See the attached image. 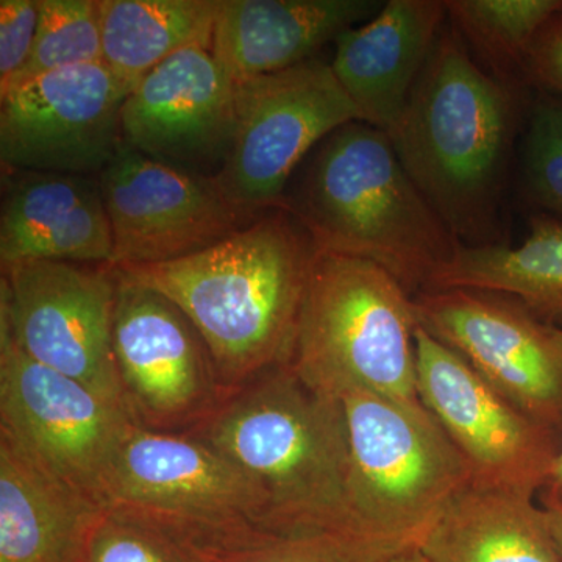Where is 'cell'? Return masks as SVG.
Masks as SVG:
<instances>
[{
	"label": "cell",
	"mask_w": 562,
	"mask_h": 562,
	"mask_svg": "<svg viewBox=\"0 0 562 562\" xmlns=\"http://www.w3.org/2000/svg\"><path fill=\"white\" fill-rule=\"evenodd\" d=\"M105 512L0 435V562H85Z\"/></svg>",
	"instance_id": "20"
},
{
	"label": "cell",
	"mask_w": 562,
	"mask_h": 562,
	"mask_svg": "<svg viewBox=\"0 0 562 562\" xmlns=\"http://www.w3.org/2000/svg\"><path fill=\"white\" fill-rule=\"evenodd\" d=\"M525 87L562 98V22L536 46L524 70Z\"/></svg>",
	"instance_id": "30"
},
{
	"label": "cell",
	"mask_w": 562,
	"mask_h": 562,
	"mask_svg": "<svg viewBox=\"0 0 562 562\" xmlns=\"http://www.w3.org/2000/svg\"><path fill=\"white\" fill-rule=\"evenodd\" d=\"M116 272L113 355L125 412L146 430H195L228 394L209 346L176 303Z\"/></svg>",
	"instance_id": "9"
},
{
	"label": "cell",
	"mask_w": 562,
	"mask_h": 562,
	"mask_svg": "<svg viewBox=\"0 0 562 562\" xmlns=\"http://www.w3.org/2000/svg\"><path fill=\"white\" fill-rule=\"evenodd\" d=\"M125 99L103 63L25 81L0 98L2 169L101 176L122 147Z\"/></svg>",
	"instance_id": "13"
},
{
	"label": "cell",
	"mask_w": 562,
	"mask_h": 562,
	"mask_svg": "<svg viewBox=\"0 0 562 562\" xmlns=\"http://www.w3.org/2000/svg\"><path fill=\"white\" fill-rule=\"evenodd\" d=\"M85 562H190L158 525L122 508H106L88 542Z\"/></svg>",
	"instance_id": "28"
},
{
	"label": "cell",
	"mask_w": 562,
	"mask_h": 562,
	"mask_svg": "<svg viewBox=\"0 0 562 562\" xmlns=\"http://www.w3.org/2000/svg\"><path fill=\"white\" fill-rule=\"evenodd\" d=\"M140 517L168 532L190 562H369L394 553L350 536L276 531L247 519Z\"/></svg>",
	"instance_id": "24"
},
{
	"label": "cell",
	"mask_w": 562,
	"mask_h": 562,
	"mask_svg": "<svg viewBox=\"0 0 562 562\" xmlns=\"http://www.w3.org/2000/svg\"><path fill=\"white\" fill-rule=\"evenodd\" d=\"M443 0H390L371 21L336 40V79L362 122L392 135L442 32Z\"/></svg>",
	"instance_id": "18"
},
{
	"label": "cell",
	"mask_w": 562,
	"mask_h": 562,
	"mask_svg": "<svg viewBox=\"0 0 562 562\" xmlns=\"http://www.w3.org/2000/svg\"><path fill=\"white\" fill-rule=\"evenodd\" d=\"M190 435L250 480L261 495L262 527L358 539L347 506L349 439L342 401L303 382L290 362L228 391Z\"/></svg>",
	"instance_id": "3"
},
{
	"label": "cell",
	"mask_w": 562,
	"mask_h": 562,
	"mask_svg": "<svg viewBox=\"0 0 562 562\" xmlns=\"http://www.w3.org/2000/svg\"><path fill=\"white\" fill-rule=\"evenodd\" d=\"M522 166L528 201L541 213L562 217V98L535 91Z\"/></svg>",
	"instance_id": "27"
},
{
	"label": "cell",
	"mask_w": 562,
	"mask_h": 562,
	"mask_svg": "<svg viewBox=\"0 0 562 562\" xmlns=\"http://www.w3.org/2000/svg\"><path fill=\"white\" fill-rule=\"evenodd\" d=\"M541 506L546 509L547 522H549L553 541L557 543L558 553L562 560V506L552 502H541Z\"/></svg>",
	"instance_id": "32"
},
{
	"label": "cell",
	"mask_w": 562,
	"mask_h": 562,
	"mask_svg": "<svg viewBox=\"0 0 562 562\" xmlns=\"http://www.w3.org/2000/svg\"><path fill=\"white\" fill-rule=\"evenodd\" d=\"M38 7L31 60L0 98L44 74L102 63L99 0H38Z\"/></svg>",
	"instance_id": "26"
},
{
	"label": "cell",
	"mask_w": 562,
	"mask_h": 562,
	"mask_svg": "<svg viewBox=\"0 0 562 562\" xmlns=\"http://www.w3.org/2000/svg\"><path fill=\"white\" fill-rule=\"evenodd\" d=\"M527 91L484 70L460 33L442 29L390 135L416 187L465 246L495 244L509 154L535 95Z\"/></svg>",
	"instance_id": "2"
},
{
	"label": "cell",
	"mask_w": 562,
	"mask_h": 562,
	"mask_svg": "<svg viewBox=\"0 0 562 562\" xmlns=\"http://www.w3.org/2000/svg\"><path fill=\"white\" fill-rule=\"evenodd\" d=\"M416 303L379 265L316 251L290 364L314 390L361 391L402 402L417 395Z\"/></svg>",
	"instance_id": "5"
},
{
	"label": "cell",
	"mask_w": 562,
	"mask_h": 562,
	"mask_svg": "<svg viewBox=\"0 0 562 562\" xmlns=\"http://www.w3.org/2000/svg\"><path fill=\"white\" fill-rule=\"evenodd\" d=\"M117 281L116 268L109 265L29 260L2 266L0 330L31 360L125 412L113 355Z\"/></svg>",
	"instance_id": "8"
},
{
	"label": "cell",
	"mask_w": 562,
	"mask_h": 562,
	"mask_svg": "<svg viewBox=\"0 0 562 562\" xmlns=\"http://www.w3.org/2000/svg\"><path fill=\"white\" fill-rule=\"evenodd\" d=\"M554 333H557L558 341L562 344V330H557V328H554Z\"/></svg>",
	"instance_id": "34"
},
{
	"label": "cell",
	"mask_w": 562,
	"mask_h": 562,
	"mask_svg": "<svg viewBox=\"0 0 562 562\" xmlns=\"http://www.w3.org/2000/svg\"><path fill=\"white\" fill-rule=\"evenodd\" d=\"M106 508L158 519L260 524L261 495L216 449L190 432L131 424L105 486Z\"/></svg>",
	"instance_id": "16"
},
{
	"label": "cell",
	"mask_w": 562,
	"mask_h": 562,
	"mask_svg": "<svg viewBox=\"0 0 562 562\" xmlns=\"http://www.w3.org/2000/svg\"><path fill=\"white\" fill-rule=\"evenodd\" d=\"M417 319L532 420L562 438V344L516 299L476 290L425 291Z\"/></svg>",
	"instance_id": "12"
},
{
	"label": "cell",
	"mask_w": 562,
	"mask_h": 562,
	"mask_svg": "<svg viewBox=\"0 0 562 562\" xmlns=\"http://www.w3.org/2000/svg\"><path fill=\"white\" fill-rule=\"evenodd\" d=\"M220 0H99L102 63L125 94L187 47L213 41Z\"/></svg>",
	"instance_id": "23"
},
{
	"label": "cell",
	"mask_w": 562,
	"mask_h": 562,
	"mask_svg": "<svg viewBox=\"0 0 562 562\" xmlns=\"http://www.w3.org/2000/svg\"><path fill=\"white\" fill-rule=\"evenodd\" d=\"M99 181L114 268L190 257L255 221L213 179L161 165L124 144Z\"/></svg>",
	"instance_id": "14"
},
{
	"label": "cell",
	"mask_w": 562,
	"mask_h": 562,
	"mask_svg": "<svg viewBox=\"0 0 562 562\" xmlns=\"http://www.w3.org/2000/svg\"><path fill=\"white\" fill-rule=\"evenodd\" d=\"M452 27L508 83L525 87L536 46L562 22V0H443ZM530 90V88H528Z\"/></svg>",
	"instance_id": "25"
},
{
	"label": "cell",
	"mask_w": 562,
	"mask_h": 562,
	"mask_svg": "<svg viewBox=\"0 0 562 562\" xmlns=\"http://www.w3.org/2000/svg\"><path fill=\"white\" fill-rule=\"evenodd\" d=\"M536 495L469 484L417 549L428 562H562Z\"/></svg>",
	"instance_id": "21"
},
{
	"label": "cell",
	"mask_w": 562,
	"mask_h": 562,
	"mask_svg": "<svg viewBox=\"0 0 562 562\" xmlns=\"http://www.w3.org/2000/svg\"><path fill=\"white\" fill-rule=\"evenodd\" d=\"M382 7L373 0H220L211 50L241 83L313 60Z\"/></svg>",
	"instance_id": "19"
},
{
	"label": "cell",
	"mask_w": 562,
	"mask_h": 562,
	"mask_svg": "<svg viewBox=\"0 0 562 562\" xmlns=\"http://www.w3.org/2000/svg\"><path fill=\"white\" fill-rule=\"evenodd\" d=\"M238 81L210 46L181 49L150 70L122 105V144L192 176L216 179L231 155Z\"/></svg>",
	"instance_id": "15"
},
{
	"label": "cell",
	"mask_w": 562,
	"mask_h": 562,
	"mask_svg": "<svg viewBox=\"0 0 562 562\" xmlns=\"http://www.w3.org/2000/svg\"><path fill=\"white\" fill-rule=\"evenodd\" d=\"M476 290L509 295L542 324L562 330V217L538 213L520 246L461 244L428 291Z\"/></svg>",
	"instance_id": "22"
},
{
	"label": "cell",
	"mask_w": 562,
	"mask_h": 562,
	"mask_svg": "<svg viewBox=\"0 0 562 562\" xmlns=\"http://www.w3.org/2000/svg\"><path fill=\"white\" fill-rule=\"evenodd\" d=\"M316 251L301 222L276 209L190 257L117 269L187 314L232 391L291 361Z\"/></svg>",
	"instance_id": "1"
},
{
	"label": "cell",
	"mask_w": 562,
	"mask_h": 562,
	"mask_svg": "<svg viewBox=\"0 0 562 562\" xmlns=\"http://www.w3.org/2000/svg\"><path fill=\"white\" fill-rule=\"evenodd\" d=\"M310 157L283 209L316 249L375 262L413 297L428 291L461 243L409 177L390 135L349 122Z\"/></svg>",
	"instance_id": "4"
},
{
	"label": "cell",
	"mask_w": 562,
	"mask_h": 562,
	"mask_svg": "<svg viewBox=\"0 0 562 562\" xmlns=\"http://www.w3.org/2000/svg\"><path fill=\"white\" fill-rule=\"evenodd\" d=\"M362 121L331 65L317 60L238 83L235 138L214 179L251 220L283 209L295 169L314 147L349 122Z\"/></svg>",
	"instance_id": "7"
},
{
	"label": "cell",
	"mask_w": 562,
	"mask_h": 562,
	"mask_svg": "<svg viewBox=\"0 0 562 562\" xmlns=\"http://www.w3.org/2000/svg\"><path fill=\"white\" fill-rule=\"evenodd\" d=\"M131 424L121 406L31 360L0 330V435L46 471L106 506V480Z\"/></svg>",
	"instance_id": "10"
},
{
	"label": "cell",
	"mask_w": 562,
	"mask_h": 562,
	"mask_svg": "<svg viewBox=\"0 0 562 562\" xmlns=\"http://www.w3.org/2000/svg\"><path fill=\"white\" fill-rule=\"evenodd\" d=\"M369 562H428L417 547H408V549L398 550V552L384 554V557L375 558Z\"/></svg>",
	"instance_id": "33"
},
{
	"label": "cell",
	"mask_w": 562,
	"mask_h": 562,
	"mask_svg": "<svg viewBox=\"0 0 562 562\" xmlns=\"http://www.w3.org/2000/svg\"><path fill=\"white\" fill-rule=\"evenodd\" d=\"M539 494H541V502H552L562 506V447L553 462L549 479Z\"/></svg>",
	"instance_id": "31"
},
{
	"label": "cell",
	"mask_w": 562,
	"mask_h": 562,
	"mask_svg": "<svg viewBox=\"0 0 562 562\" xmlns=\"http://www.w3.org/2000/svg\"><path fill=\"white\" fill-rule=\"evenodd\" d=\"M341 401L353 535L390 552L419 546L443 509L471 484L468 465L422 402L361 391Z\"/></svg>",
	"instance_id": "6"
},
{
	"label": "cell",
	"mask_w": 562,
	"mask_h": 562,
	"mask_svg": "<svg viewBox=\"0 0 562 562\" xmlns=\"http://www.w3.org/2000/svg\"><path fill=\"white\" fill-rule=\"evenodd\" d=\"M38 20V0L0 2V94L31 60Z\"/></svg>",
	"instance_id": "29"
},
{
	"label": "cell",
	"mask_w": 562,
	"mask_h": 562,
	"mask_svg": "<svg viewBox=\"0 0 562 562\" xmlns=\"http://www.w3.org/2000/svg\"><path fill=\"white\" fill-rule=\"evenodd\" d=\"M29 260L111 266L99 177L2 169L0 262Z\"/></svg>",
	"instance_id": "17"
},
{
	"label": "cell",
	"mask_w": 562,
	"mask_h": 562,
	"mask_svg": "<svg viewBox=\"0 0 562 562\" xmlns=\"http://www.w3.org/2000/svg\"><path fill=\"white\" fill-rule=\"evenodd\" d=\"M416 347L417 395L460 452L471 486L539 494L561 436L517 409L420 325Z\"/></svg>",
	"instance_id": "11"
}]
</instances>
